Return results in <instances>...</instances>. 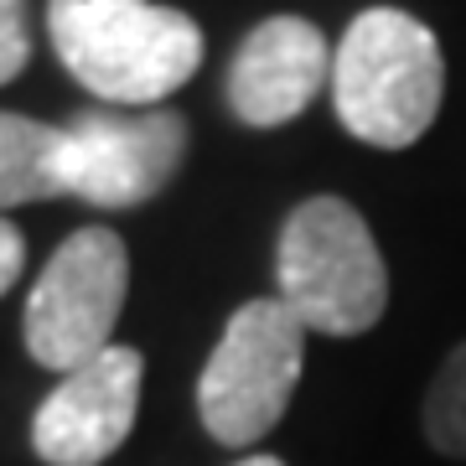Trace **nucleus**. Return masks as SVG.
<instances>
[{"mask_svg": "<svg viewBox=\"0 0 466 466\" xmlns=\"http://www.w3.org/2000/svg\"><path fill=\"white\" fill-rule=\"evenodd\" d=\"M306 337L311 332L285 311L280 296L244 300L228 317L198 379L202 431L218 446L244 451L285 420L306 363Z\"/></svg>", "mask_w": 466, "mask_h": 466, "instance_id": "4", "label": "nucleus"}, {"mask_svg": "<svg viewBox=\"0 0 466 466\" xmlns=\"http://www.w3.org/2000/svg\"><path fill=\"white\" fill-rule=\"evenodd\" d=\"M32 63V21L26 0H0V84H11Z\"/></svg>", "mask_w": 466, "mask_h": 466, "instance_id": "11", "label": "nucleus"}, {"mask_svg": "<svg viewBox=\"0 0 466 466\" xmlns=\"http://www.w3.org/2000/svg\"><path fill=\"white\" fill-rule=\"evenodd\" d=\"M285 311L311 337H363L389 311V269L363 213L342 198H306L275 249Z\"/></svg>", "mask_w": 466, "mask_h": 466, "instance_id": "3", "label": "nucleus"}, {"mask_svg": "<svg viewBox=\"0 0 466 466\" xmlns=\"http://www.w3.org/2000/svg\"><path fill=\"white\" fill-rule=\"evenodd\" d=\"M130 290V249L115 228L88 223L67 233L26 296V352L52 373H73L115 348V321Z\"/></svg>", "mask_w": 466, "mask_h": 466, "instance_id": "5", "label": "nucleus"}, {"mask_svg": "<svg viewBox=\"0 0 466 466\" xmlns=\"http://www.w3.org/2000/svg\"><path fill=\"white\" fill-rule=\"evenodd\" d=\"M425 441L446 461H466V342L446 352V363L435 368L425 389Z\"/></svg>", "mask_w": 466, "mask_h": 466, "instance_id": "10", "label": "nucleus"}, {"mask_svg": "<svg viewBox=\"0 0 466 466\" xmlns=\"http://www.w3.org/2000/svg\"><path fill=\"white\" fill-rule=\"evenodd\" d=\"M146 358L135 348H104L36 404L32 446L47 466H99L135 431Z\"/></svg>", "mask_w": 466, "mask_h": 466, "instance_id": "7", "label": "nucleus"}, {"mask_svg": "<svg viewBox=\"0 0 466 466\" xmlns=\"http://www.w3.org/2000/svg\"><path fill=\"white\" fill-rule=\"evenodd\" d=\"M63 67L109 104H156L202 67V26L156 0H47Z\"/></svg>", "mask_w": 466, "mask_h": 466, "instance_id": "1", "label": "nucleus"}, {"mask_svg": "<svg viewBox=\"0 0 466 466\" xmlns=\"http://www.w3.org/2000/svg\"><path fill=\"white\" fill-rule=\"evenodd\" d=\"M42 198H67L63 125L0 109V213Z\"/></svg>", "mask_w": 466, "mask_h": 466, "instance_id": "9", "label": "nucleus"}, {"mask_svg": "<svg viewBox=\"0 0 466 466\" xmlns=\"http://www.w3.org/2000/svg\"><path fill=\"white\" fill-rule=\"evenodd\" d=\"M21 269H26V238L11 218H0V296L21 280Z\"/></svg>", "mask_w": 466, "mask_h": 466, "instance_id": "12", "label": "nucleus"}, {"mask_svg": "<svg viewBox=\"0 0 466 466\" xmlns=\"http://www.w3.org/2000/svg\"><path fill=\"white\" fill-rule=\"evenodd\" d=\"M446 94L441 42L400 5H368L332 52V109L363 146L404 150L435 125Z\"/></svg>", "mask_w": 466, "mask_h": 466, "instance_id": "2", "label": "nucleus"}, {"mask_svg": "<svg viewBox=\"0 0 466 466\" xmlns=\"http://www.w3.org/2000/svg\"><path fill=\"white\" fill-rule=\"evenodd\" d=\"M187 119L177 109H88L63 125L67 198L88 208H140L161 198L187 161Z\"/></svg>", "mask_w": 466, "mask_h": 466, "instance_id": "6", "label": "nucleus"}, {"mask_svg": "<svg viewBox=\"0 0 466 466\" xmlns=\"http://www.w3.org/2000/svg\"><path fill=\"white\" fill-rule=\"evenodd\" d=\"M233 466H285L280 456H244V461H233Z\"/></svg>", "mask_w": 466, "mask_h": 466, "instance_id": "13", "label": "nucleus"}, {"mask_svg": "<svg viewBox=\"0 0 466 466\" xmlns=\"http://www.w3.org/2000/svg\"><path fill=\"white\" fill-rule=\"evenodd\" d=\"M332 78L327 36L306 16L259 21L228 63V109L249 130H275L306 115Z\"/></svg>", "mask_w": 466, "mask_h": 466, "instance_id": "8", "label": "nucleus"}]
</instances>
